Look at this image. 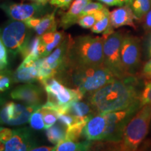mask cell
Listing matches in <instances>:
<instances>
[{
  "label": "cell",
  "instance_id": "24",
  "mask_svg": "<svg viewBox=\"0 0 151 151\" xmlns=\"http://www.w3.org/2000/svg\"><path fill=\"white\" fill-rule=\"evenodd\" d=\"M109 11L108 10V9L105 7L104 9H101V10L95 11V12L92 13V14H87L80 17L77 23L81 27L86 28V29H89V28L91 29V27L95 24V22L97 20L102 18L105 15L109 14Z\"/></svg>",
  "mask_w": 151,
  "mask_h": 151
},
{
  "label": "cell",
  "instance_id": "3",
  "mask_svg": "<svg viewBox=\"0 0 151 151\" xmlns=\"http://www.w3.org/2000/svg\"><path fill=\"white\" fill-rule=\"evenodd\" d=\"M104 42L103 36L99 37L86 35L72 38L68 52L67 67L103 65Z\"/></svg>",
  "mask_w": 151,
  "mask_h": 151
},
{
  "label": "cell",
  "instance_id": "4",
  "mask_svg": "<svg viewBox=\"0 0 151 151\" xmlns=\"http://www.w3.org/2000/svg\"><path fill=\"white\" fill-rule=\"evenodd\" d=\"M151 121V105H145L138 110L126 126L122 139L118 144V150H137L146 137Z\"/></svg>",
  "mask_w": 151,
  "mask_h": 151
},
{
  "label": "cell",
  "instance_id": "11",
  "mask_svg": "<svg viewBox=\"0 0 151 151\" xmlns=\"http://www.w3.org/2000/svg\"><path fill=\"white\" fill-rule=\"evenodd\" d=\"M4 144L5 151H32L38 146L32 134L27 127L13 129L11 137Z\"/></svg>",
  "mask_w": 151,
  "mask_h": 151
},
{
  "label": "cell",
  "instance_id": "25",
  "mask_svg": "<svg viewBox=\"0 0 151 151\" xmlns=\"http://www.w3.org/2000/svg\"><path fill=\"white\" fill-rule=\"evenodd\" d=\"M137 20L143 18L151 9V0H134L130 5Z\"/></svg>",
  "mask_w": 151,
  "mask_h": 151
},
{
  "label": "cell",
  "instance_id": "12",
  "mask_svg": "<svg viewBox=\"0 0 151 151\" xmlns=\"http://www.w3.org/2000/svg\"><path fill=\"white\" fill-rule=\"evenodd\" d=\"M42 5L37 4H15L4 3L0 5V9L11 20L25 21L28 19L35 18L36 15H39L42 10Z\"/></svg>",
  "mask_w": 151,
  "mask_h": 151
},
{
  "label": "cell",
  "instance_id": "18",
  "mask_svg": "<svg viewBox=\"0 0 151 151\" xmlns=\"http://www.w3.org/2000/svg\"><path fill=\"white\" fill-rule=\"evenodd\" d=\"M90 0H74L67 12L62 14L60 20V26L64 29L77 23L84 7Z\"/></svg>",
  "mask_w": 151,
  "mask_h": 151
},
{
  "label": "cell",
  "instance_id": "14",
  "mask_svg": "<svg viewBox=\"0 0 151 151\" xmlns=\"http://www.w3.org/2000/svg\"><path fill=\"white\" fill-rule=\"evenodd\" d=\"M106 128L105 114L96 113L92 116L85 125L83 137L86 140L102 141Z\"/></svg>",
  "mask_w": 151,
  "mask_h": 151
},
{
  "label": "cell",
  "instance_id": "23",
  "mask_svg": "<svg viewBox=\"0 0 151 151\" xmlns=\"http://www.w3.org/2000/svg\"><path fill=\"white\" fill-rule=\"evenodd\" d=\"M67 127L61 122H55L53 125L46 129V136L48 141L52 144H58L65 139Z\"/></svg>",
  "mask_w": 151,
  "mask_h": 151
},
{
  "label": "cell",
  "instance_id": "22",
  "mask_svg": "<svg viewBox=\"0 0 151 151\" xmlns=\"http://www.w3.org/2000/svg\"><path fill=\"white\" fill-rule=\"evenodd\" d=\"M94 141L86 140L83 142L64 139L53 147V151H85L92 148Z\"/></svg>",
  "mask_w": 151,
  "mask_h": 151
},
{
  "label": "cell",
  "instance_id": "6",
  "mask_svg": "<svg viewBox=\"0 0 151 151\" xmlns=\"http://www.w3.org/2000/svg\"><path fill=\"white\" fill-rule=\"evenodd\" d=\"M140 108L141 106L139 101L123 110L105 113L106 128L102 141L112 143L120 142L128 122Z\"/></svg>",
  "mask_w": 151,
  "mask_h": 151
},
{
  "label": "cell",
  "instance_id": "44",
  "mask_svg": "<svg viewBox=\"0 0 151 151\" xmlns=\"http://www.w3.org/2000/svg\"><path fill=\"white\" fill-rule=\"evenodd\" d=\"M134 0H120V1H121L122 4L124 5V4H126V5H131L132 3L133 2Z\"/></svg>",
  "mask_w": 151,
  "mask_h": 151
},
{
  "label": "cell",
  "instance_id": "16",
  "mask_svg": "<svg viewBox=\"0 0 151 151\" xmlns=\"http://www.w3.org/2000/svg\"><path fill=\"white\" fill-rule=\"evenodd\" d=\"M26 25L30 29L35 30L39 36L48 32L57 30V22L55 20V11L46 14L41 18H32L24 21Z\"/></svg>",
  "mask_w": 151,
  "mask_h": 151
},
{
  "label": "cell",
  "instance_id": "2",
  "mask_svg": "<svg viewBox=\"0 0 151 151\" xmlns=\"http://www.w3.org/2000/svg\"><path fill=\"white\" fill-rule=\"evenodd\" d=\"M62 83L71 85L83 94H90L116 78L104 65L86 67H67L56 75Z\"/></svg>",
  "mask_w": 151,
  "mask_h": 151
},
{
  "label": "cell",
  "instance_id": "29",
  "mask_svg": "<svg viewBox=\"0 0 151 151\" xmlns=\"http://www.w3.org/2000/svg\"><path fill=\"white\" fill-rule=\"evenodd\" d=\"M41 107L39 109H37V111H35L31 115L29 118V122L30 126L35 130L46 129L44 120H43V116L42 111L41 110Z\"/></svg>",
  "mask_w": 151,
  "mask_h": 151
},
{
  "label": "cell",
  "instance_id": "5",
  "mask_svg": "<svg viewBox=\"0 0 151 151\" xmlns=\"http://www.w3.org/2000/svg\"><path fill=\"white\" fill-rule=\"evenodd\" d=\"M30 28L23 21L11 20L0 29V37L7 50L14 56L22 54L31 39Z\"/></svg>",
  "mask_w": 151,
  "mask_h": 151
},
{
  "label": "cell",
  "instance_id": "39",
  "mask_svg": "<svg viewBox=\"0 0 151 151\" xmlns=\"http://www.w3.org/2000/svg\"><path fill=\"white\" fill-rule=\"evenodd\" d=\"M143 28L147 32L151 31V9L145 16L144 22H143Z\"/></svg>",
  "mask_w": 151,
  "mask_h": 151
},
{
  "label": "cell",
  "instance_id": "41",
  "mask_svg": "<svg viewBox=\"0 0 151 151\" xmlns=\"http://www.w3.org/2000/svg\"><path fill=\"white\" fill-rule=\"evenodd\" d=\"M53 150V147L49 146H37L32 151H51Z\"/></svg>",
  "mask_w": 151,
  "mask_h": 151
},
{
  "label": "cell",
  "instance_id": "13",
  "mask_svg": "<svg viewBox=\"0 0 151 151\" xmlns=\"http://www.w3.org/2000/svg\"><path fill=\"white\" fill-rule=\"evenodd\" d=\"M12 99L23 101L28 105L41 106L43 100V90L32 83H25L16 87L10 94Z\"/></svg>",
  "mask_w": 151,
  "mask_h": 151
},
{
  "label": "cell",
  "instance_id": "38",
  "mask_svg": "<svg viewBox=\"0 0 151 151\" xmlns=\"http://www.w3.org/2000/svg\"><path fill=\"white\" fill-rule=\"evenodd\" d=\"M72 0H49L51 5L55 6L63 9H67L69 7Z\"/></svg>",
  "mask_w": 151,
  "mask_h": 151
},
{
  "label": "cell",
  "instance_id": "34",
  "mask_svg": "<svg viewBox=\"0 0 151 151\" xmlns=\"http://www.w3.org/2000/svg\"><path fill=\"white\" fill-rule=\"evenodd\" d=\"M104 8V6L99 2H91V1H90V2L84 7L83 10L81 12L80 17L85 16V15L87 14H92V13L95 12V11L101 10V9Z\"/></svg>",
  "mask_w": 151,
  "mask_h": 151
},
{
  "label": "cell",
  "instance_id": "19",
  "mask_svg": "<svg viewBox=\"0 0 151 151\" xmlns=\"http://www.w3.org/2000/svg\"><path fill=\"white\" fill-rule=\"evenodd\" d=\"M67 113L81 120L90 119L96 114L95 111L89 102L80 101H74L69 103L67 106Z\"/></svg>",
  "mask_w": 151,
  "mask_h": 151
},
{
  "label": "cell",
  "instance_id": "35",
  "mask_svg": "<svg viewBox=\"0 0 151 151\" xmlns=\"http://www.w3.org/2000/svg\"><path fill=\"white\" fill-rule=\"evenodd\" d=\"M13 134V129L0 127V141L3 143L6 142Z\"/></svg>",
  "mask_w": 151,
  "mask_h": 151
},
{
  "label": "cell",
  "instance_id": "27",
  "mask_svg": "<svg viewBox=\"0 0 151 151\" xmlns=\"http://www.w3.org/2000/svg\"><path fill=\"white\" fill-rule=\"evenodd\" d=\"M113 27L111 24L110 12L105 15L102 18L97 20L91 27L92 32L95 34L104 33L106 31H113Z\"/></svg>",
  "mask_w": 151,
  "mask_h": 151
},
{
  "label": "cell",
  "instance_id": "8",
  "mask_svg": "<svg viewBox=\"0 0 151 151\" xmlns=\"http://www.w3.org/2000/svg\"><path fill=\"white\" fill-rule=\"evenodd\" d=\"M48 95L47 101L56 106H63L80 101L85 96L78 89H71L64 86L55 77L47 78L41 82Z\"/></svg>",
  "mask_w": 151,
  "mask_h": 151
},
{
  "label": "cell",
  "instance_id": "43",
  "mask_svg": "<svg viewBox=\"0 0 151 151\" xmlns=\"http://www.w3.org/2000/svg\"><path fill=\"white\" fill-rule=\"evenodd\" d=\"M6 102V99L4 97V96L2 94L0 93V106L4 105Z\"/></svg>",
  "mask_w": 151,
  "mask_h": 151
},
{
  "label": "cell",
  "instance_id": "30",
  "mask_svg": "<svg viewBox=\"0 0 151 151\" xmlns=\"http://www.w3.org/2000/svg\"><path fill=\"white\" fill-rule=\"evenodd\" d=\"M13 73L6 69L0 71V92H4L9 89L11 83L14 82Z\"/></svg>",
  "mask_w": 151,
  "mask_h": 151
},
{
  "label": "cell",
  "instance_id": "10",
  "mask_svg": "<svg viewBox=\"0 0 151 151\" xmlns=\"http://www.w3.org/2000/svg\"><path fill=\"white\" fill-rule=\"evenodd\" d=\"M141 40L134 36H124L120 49L122 65L129 75L134 76L141 63Z\"/></svg>",
  "mask_w": 151,
  "mask_h": 151
},
{
  "label": "cell",
  "instance_id": "32",
  "mask_svg": "<svg viewBox=\"0 0 151 151\" xmlns=\"http://www.w3.org/2000/svg\"><path fill=\"white\" fill-rule=\"evenodd\" d=\"M8 65V50L0 37V71L6 69Z\"/></svg>",
  "mask_w": 151,
  "mask_h": 151
},
{
  "label": "cell",
  "instance_id": "15",
  "mask_svg": "<svg viewBox=\"0 0 151 151\" xmlns=\"http://www.w3.org/2000/svg\"><path fill=\"white\" fill-rule=\"evenodd\" d=\"M14 83H32L38 81V69L36 61L24 59L13 73Z\"/></svg>",
  "mask_w": 151,
  "mask_h": 151
},
{
  "label": "cell",
  "instance_id": "17",
  "mask_svg": "<svg viewBox=\"0 0 151 151\" xmlns=\"http://www.w3.org/2000/svg\"><path fill=\"white\" fill-rule=\"evenodd\" d=\"M136 19L134 14L129 5L121 6L110 12L111 24L113 28L122 26H130L135 27L134 20Z\"/></svg>",
  "mask_w": 151,
  "mask_h": 151
},
{
  "label": "cell",
  "instance_id": "28",
  "mask_svg": "<svg viewBox=\"0 0 151 151\" xmlns=\"http://www.w3.org/2000/svg\"><path fill=\"white\" fill-rule=\"evenodd\" d=\"M41 110L42 111L43 116V120H44L45 127L46 129H48L50 127L57 122L58 120V113L54 109L46 108L41 106Z\"/></svg>",
  "mask_w": 151,
  "mask_h": 151
},
{
  "label": "cell",
  "instance_id": "1",
  "mask_svg": "<svg viewBox=\"0 0 151 151\" xmlns=\"http://www.w3.org/2000/svg\"><path fill=\"white\" fill-rule=\"evenodd\" d=\"M142 89L136 75L115 78L87 97L96 113L105 114L123 110L139 101Z\"/></svg>",
  "mask_w": 151,
  "mask_h": 151
},
{
  "label": "cell",
  "instance_id": "9",
  "mask_svg": "<svg viewBox=\"0 0 151 151\" xmlns=\"http://www.w3.org/2000/svg\"><path fill=\"white\" fill-rule=\"evenodd\" d=\"M42 106V105H41ZM41 106L5 103L0 109V125L20 126L29 121L31 115Z\"/></svg>",
  "mask_w": 151,
  "mask_h": 151
},
{
  "label": "cell",
  "instance_id": "40",
  "mask_svg": "<svg viewBox=\"0 0 151 151\" xmlns=\"http://www.w3.org/2000/svg\"><path fill=\"white\" fill-rule=\"evenodd\" d=\"M99 1L109 6H122L120 0H99Z\"/></svg>",
  "mask_w": 151,
  "mask_h": 151
},
{
  "label": "cell",
  "instance_id": "21",
  "mask_svg": "<svg viewBox=\"0 0 151 151\" xmlns=\"http://www.w3.org/2000/svg\"><path fill=\"white\" fill-rule=\"evenodd\" d=\"M66 34H65L64 32H58L57 30L48 32L41 35V42L43 43L45 50L43 58H46L51 53L52 50L62 42Z\"/></svg>",
  "mask_w": 151,
  "mask_h": 151
},
{
  "label": "cell",
  "instance_id": "37",
  "mask_svg": "<svg viewBox=\"0 0 151 151\" xmlns=\"http://www.w3.org/2000/svg\"><path fill=\"white\" fill-rule=\"evenodd\" d=\"M141 75L143 78L148 80L151 79V57L143 66L142 71H141Z\"/></svg>",
  "mask_w": 151,
  "mask_h": 151
},
{
  "label": "cell",
  "instance_id": "31",
  "mask_svg": "<svg viewBox=\"0 0 151 151\" xmlns=\"http://www.w3.org/2000/svg\"><path fill=\"white\" fill-rule=\"evenodd\" d=\"M139 101L141 107L145 105H151V79L145 83L141 92Z\"/></svg>",
  "mask_w": 151,
  "mask_h": 151
},
{
  "label": "cell",
  "instance_id": "7",
  "mask_svg": "<svg viewBox=\"0 0 151 151\" xmlns=\"http://www.w3.org/2000/svg\"><path fill=\"white\" fill-rule=\"evenodd\" d=\"M104 65L118 78L129 76L122 65L120 49L124 35L121 32H113L108 36H104Z\"/></svg>",
  "mask_w": 151,
  "mask_h": 151
},
{
  "label": "cell",
  "instance_id": "20",
  "mask_svg": "<svg viewBox=\"0 0 151 151\" xmlns=\"http://www.w3.org/2000/svg\"><path fill=\"white\" fill-rule=\"evenodd\" d=\"M44 50V47L41 42V36L38 35L31 38L24 51L22 52L21 56L23 60L28 59L36 61L39 58H43Z\"/></svg>",
  "mask_w": 151,
  "mask_h": 151
},
{
  "label": "cell",
  "instance_id": "42",
  "mask_svg": "<svg viewBox=\"0 0 151 151\" xmlns=\"http://www.w3.org/2000/svg\"><path fill=\"white\" fill-rule=\"evenodd\" d=\"M29 1H32V2L35 4H37L44 6L48 2L49 0H29Z\"/></svg>",
  "mask_w": 151,
  "mask_h": 151
},
{
  "label": "cell",
  "instance_id": "26",
  "mask_svg": "<svg viewBox=\"0 0 151 151\" xmlns=\"http://www.w3.org/2000/svg\"><path fill=\"white\" fill-rule=\"evenodd\" d=\"M88 120H79L72 125L69 126L67 129V134H66L65 139L76 141L83 137V132L85 125L87 123Z\"/></svg>",
  "mask_w": 151,
  "mask_h": 151
},
{
  "label": "cell",
  "instance_id": "33",
  "mask_svg": "<svg viewBox=\"0 0 151 151\" xmlns=\"http://www.w3.org/2000/svg\"><path fill=\"white\" fill-rule=\"evenodd\" d=\"M58 121L61 122L63 124H65L67 127L72 125L76 122H77L79 120H83L81 119H78L76 117L73 116L72 115L69 114V113H62V114L58 115ZM84 120H89V119H84Z\"/></svg>",
  "mask_w": 151,
  "mask_h": 151
},
{
  "label": "cell",
  "instance_id": "36",
  "mask_svg": "<svg viewBox=\"0 0 151 151\" xmlns=\"http://www.w3.org/2000/svg\"><path fill=\"white\" fill-rule=\"evenodd\" d=\"M144 54L146 59L151 57V31L149 32L144 41Z\"/></svg>",
  "mask_w": 151,
  "mask_h": 151
}]
</instances>
